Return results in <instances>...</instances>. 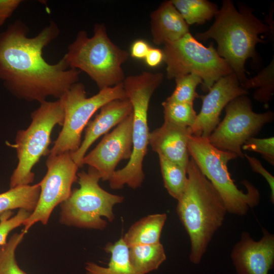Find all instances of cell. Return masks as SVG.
<instances>
[{
  "label": "cell",
  "instance_id": "obj_21",
  "mask_svg": "<svg viewBox=\"0 0 274 274\" xmlns=\"http://www.w3.org/2000/svg\"><path fill=\"white\" fill-rule=\"evenodd\" d=\"M128 254L130 263L138 274H148L158 269L166 259L161 243L132 246L128 248Z\"/></svg>",
  "mask_w": 274,
  "mask_h": 274
},
{
  "label": "cell",
  "instance_id": "obj_27",
  "mask_svg": "<svg viewBox=\"0 0 274 274\" xmlns=\"http://www.w3.org/2000/svg\"><path fill=\"white\" fill-rule=\"evenodd\" d=\"M176 88L166 99L169 101L193 104L194 99L199 97L196 92L197 86L202 84L198 75L189 74L176 78Z\"/></svg>",
  "mask_w": 274,
  "mask_h": 274
},
{
  "label": "cell",
  "instance_id": "obj_8",
  "mask_svg": "<svg viewBox=\"0 0 274 274\" xmlns=\"http://www.w3.org/2000/svg\"><path fill=\"white\" fill-rule=\"evenodd\" d=\"M64 112L59 98L44 101L31 114V122L26 129L19 130L14 147L18 162L10 180V188L29 185L33 182V167L42 156L49 153L51 134L56 125H62Z\"/></svg>",
  "mask_w": 274,
  "mask_h": 274
},
{
  "label": "cell",
  "instance_id": "obj_31",
  "mask_svg": "<svg viewBox=\"0 0 274 274\" xmlns=\"http://www.w3.org/2000/svg\"><path fill=\"white\" fill-rule=\"evenodd\" d=\"M250 164L252 170L260 174L268 183L270 189L271 202L274 203V177L262 165L261 162L257 158L244 154Z\"/></svg>",
  "mask_w": 274,
  "mask_h": 274
},
{
  "label": "cell",
  "instance_id": "obj_22",
  "mask_svg": "<svg viewBox=\"0 0 274 274\" xmlns=\"http://www.w3.org/2000/svg\"><path fill=\"white\" fill-rule=\"evenodd\" d=\"M39 183L10 188L0 193V214L15 209H23L32 213L35 209L39 197Z\"/></svg>",
  "mask_w": 274,
  "mask_h": 274
},
{
  "label": "cell",
  "instance_id": "obj_9",
  "mask_svg": "<svg viewBox=\"0 0 274 274\" xmlns=\"http://www.w3.org/2000/svg\"><path fill=\"white\" fill-rule=\"evenodd\" d=\"M126 98L123 83L99 90L89 97L86 96L82 83L72 85L60 98L64 112L62 128L49 152V156L77 151L82 143L83 129L93 114L108 102Z\"/></svg>",
  "mask_w": 274,
  "mask_h": 274
},
{
  "label": "cell",
  "instance_id": "obj_30",
  "mask_svg": "<svg viewBox=\"0 0 274 274\" xmlns=\"http://www.w3.org/2000/svg\"><path fill=\"white\" fill-rule=\"evenodd\" d=\"M242 149L260 153L271 165H274V138L260 139L252 137L242 146Z\"/></svg>",
  "mask_w": 274,
  "mask_h": 274
},
{
  "label": "cell",
  "instance_id": "obj_4",
  "mask_svg": "<svg viewBox=\"0 0 274 274\" xmlns=\"http://www.w3.org/2000/svg\"><path fill=\"white\" fill-rule=\"evenodd\" d=\"M163 79L161 73L143 72L125 78L123 88L132 108V150L126 165L116 170L109 180L110 187L120 189L124 185L135 189L144 181L143 162L147 153L149 130L148 112L150 99Z\"/></svg>",
  "mask_w": 274,
  "mask_h": 274
},
{
  "label": "cell",
  "instance_id": "obj_7",
  "mask_svg": "<svg viewBox=\"0 0 274 274\" xmlns=\"http://www.w3.org/2000/svg\"><path fill=\"white\" fill-rule=\"evenodd\" d=\"M77 176L80 187L60 204L59 222L68 226L103 230L107 223L102 218L113 221V208L122 203L124 197L103 189L99 185L100 177L92 167L77 173Z\"/></svg>",
  "mask_w": 274,
  "mask_h": 274
},
{
  "label": "cell",
  "instance_id": "obj_15",
  "mask_svg": "<svg viewBox=\"0 0 274 274\" xmlns=\"http://www.w3.org/2000/svg\"><path fill=\"white\" fill-rule=\"evenodd\" d=\"M262 236L255 241L247 231L233 246L231 259L237 274H268L274 267V235L262 227Z\"/></svg>",
  "mask_w": 274,
  "mask_h": 274
},
{
  "label": "cell",
  "instance_id": "obj_20",
  "mask_svg": "<svg viewBox=\"0 0 274 274\" xmlns=\"http://www.w3.org/2000/svg\"><path fill=\"white\" fill-rule=\"evenodd\" d=\"M105 250L111 254L108 266L88 261L85 266L86 274H138L130 263L128 247L122 237L113 244L108 243Z\"/></svg>",
  "mask_w": 274,
  "mask_h": 274
},
{
  "label": "cell",
  "instance_id": "obj_32",
  "mask_svg": "<svg viewBox=\"0 0 274 274\" xmlns=\"http://www.w3.org/2000/svg\"><path fill=\"white\" fill-rule=\"evenodd\" d=\"M22 2V0H0V28Z\"/></svg>",
  "mask_w": 274,
  "mask_h": 274
},
{
  "label": "cell",
  "instance_id": "obj_23",
  "mask_svg": "<svg viewBox=\"0 0 274 274\" xmlns=\"http://www.w3.org/2000/svg\"><path fill=\"white\" fill-rule=\"evenodd\" d=\"M188 25L203 24L215 16L216 5L206 0H172Z\"/></svg>",
  "mask_w": 274,
  "mask_h": 274
},
{
  "label": "cell",
  "instance_id": "obj_2",
  "mask_svg": "<svg viewBox=\"0 0 274 274\" xmlns=\"http://www.w3.org/2000/svg\"><path fill=\"white\" fill-rule=\"evenodd\" d=\"M187 174L186 187L177 200V213L189 237V260L199 264L227 212L220 195L191 157Z\"/></svg>",
  "mask_w": 274,
  "mask_h": 274
},
{
  "label": "cell",
  "instance_id": "obj_14",
  "mask_svg": "<svg viewBox=\"0 0 274 274\" xmlns=\"http://www.w3.org/2000/svg\"><path fill=\"white\" fill-rule=\"evenodd\" d=\"M247 94L233 73L220 78L206 95L199 96L202 106L191 127L192 135L208 138L219 123L222 110L234 98Z\"/></svg>",
  "mask_w": 274,
  "mask_h": 274
},
{
  "label": "cell",
  "instance_id": "obj_33",
  "mask_svg": "<svg viewBox=\"0 0 274 274\" xmlns=\"http://www.w3.org/2000/svg\"><path fill=\"white\" fill-rule=\"evenodd\" d=\"M151 47L146 41L143 40H136L131 46L130 55L134 58L144 59Z\"/></svg>",
  "mask_w": 274,
  "mask_h": 274
},
{
  "label": "cell",
  "instance_id": "obj_12",
  "mask_svg": "<svg viewBox=\"0 0 274 274\" xmlns=\"http://www.w3.org/2000/svg\"><path fill=\"white\" fill-rule=\"evenodd\" d=\"M46 163L47 172L39 183L40 192L37 206L22 224L25 233L37 222L47 224L53 210L70 197L72 185L78 181L79 167L70 153L49 155Z\"/></svg>",
  "mask_w": 274,
  "mask_h": 274
},
{
  "label": "cell",
  "instance_id": "obj_10",
  "mask_svg": "<svg viewBox=\"0 0 274 274\" xmlns=\"http://www.w3.org/2000/svg\"><path fill=\"white\" fill-rule=\"evenodd\" d=\"M163 45V61L168 79L196 74L202 80V90L208 92L220 78L233 73L227 62L218 55L213 43L207 47L190 32Z\"/></svg>",
  "mask_w": 274,
  "mask_h": 274
},
{
  "label": "cell",
  "instance_id": "obj_6",
  "mask_svg": "<svg viewBox=\"0 0 274 274\" xmlns=\"http://www.w3.org/2000/svg\"><path fill=\"white\" fill-rule=\"evenodd\" d=\"M188 149L191 157L220 195L227 213L244 216L250 209L258 205L260 195L256 187L244 180L245 192L238 189L231 178L227 164L238 157L236 154L217 149L208 138L193 135L188 140Z\"/></svg>",
  "mask_w": 274,
  "mask_h": 274
},
{
  "label": "cell",
  "instance_id": "obj_11",
  "mask_svg": "<svg viewBox=\"0 0 274 274\" xmlns=\"http://www.w3.org/2000/svg\"><path fill=\"white\" fill-rule=\"evenodd\" d=\"M225 116L208 138L218 149L236 154L244 158L242 146L249 139L257 134L274 118L271 111L257 113L253 111L250 99L244 95L238 96L225 107Z\"/></svg>",
  "mask_w": 274,
  "mask_h": 274
},
{
  "label": "cell",
  "instance_id": "obj_17",
  "mask_svg": "<svg viewBox=\"0 0 274 274\" xmlns=\"http://www.w3.org/2000/svg\"><path fill=\"white\" fill-rule=\"evenodd\" d=\"M192 135L191 127L164 121L149 133V145L158 155L187 168L190 160L188 142Z\"/></svg>",
  "mask_w": 274,
  "mask_h": 274
},
{
  "label": "cell",
  "instance_id": "obj_5",
  "mask_svg": "<svg viewBox=\"0 0 274 274\" xmlns=\"http://www.w3.org/2000/svg\"><path fill=\"white\" fill-rule=\"evenodd\" d=\"M129 55L111 40L104 24L96 23L91 37L78 32L63 57L70 68L85 72L101 90L123 83L122 65Z\"/></svg>",
  "mask_w": 274,
  "mask_h": 274
},
{
  "label": "cell",
  "instance_id": "obj_34",
  "mask_svg": "<svg viewBox=\"0 0 274 274\" xmlns=\"http://www.w3.org/2000/svg\"><path fill=\"white\" fill-rule=\"evenodd\" d=\"M144 59L148 66H157L163 61L162 50L158 48L151 47Z\"/></svg>",
  "mask_w": 274,
  "mask_h": 274
},
{
  "label": "cell",
  "instance_id": "obj_29",
  "mask_svg": "<svg viewBox=\"0 0 274 274\" xmlns=\"http://www.w3.org/2000/svg\"><path fill=\"white\" fill-rule=\"evenodd\" d=\"M13 214L12 211H8L0 214V246L7 242L9 234L22 225L31 213L25 210L19 209L15 215L11 217Z\"/></svg>",
  "mask_w": 274,
  "mask_h": 274
},
{
  "label": "cell",
  "instance_id": "obj_3",
  "mask_svg": "<svg viewBox=\"0 0 274 274\" xmlns=\"http://www.w3.org/2000/svg\"><path fill=\"white\" fill-rule=\"evenodd\" d=\"M215 20L210 28L198 33V40L214 39L217 43V53L229 65L241 84L248 79L245 64L249 58H255L256 45L264 41L259 34L269 31L270 27L256 17L252 10L240 6L237 10L233 2L224 0L215 15Z\"/></svg>",
  "mask_w": 274,
  "mask_h": 274
},
{
  "label": "cell",
  "instance_id": "obj_24",
  "mask_svg": "<svg viewBox=\"0 0 274 274\" xmlns=\"http://www.w3.org/2000/svg\"><path fill=\"white\" fill-rule=\"evenodd\" d=\"M164 186L169 194L178 200L187 182V168L158 155Z\"/></svg>",
  "mask_w": 274,
  "mask_h": 274
},
{
  "label": "cell",
  "instance_id": "obj_25",
  "mask_svg": "<svg viewBox=\"0 0 274 274\" xmlns=\"http://www.w3.org/2000/svg\"><path fill=\"white\" fill-rule=\"evenodd\" d=\"M164 121L176 125L191 127L194 124L197 114L193 104L164 100L162 103Z\"/></svg>",
  "mask_w": 274,
  "mask_h": 274
},
{
  "label": "cell",
  "instance_id": "obj_13",
  "mask_svg": "<svg viewBox=\"0 0 274 274\" xmlns=\"http://www.w3.org/2000/svg\"><path fill=\"white\" fill-rule=\"evenodd\" d=\"M132 113L121 122L110 133L105 134L97 145L82 160L98 173L103 181H109L118 164L129 159L132 149Z\"/></svg>",
  "mask_w": 274,
  "mask_h": 274
},
{
  "label": "cell",
  "instance_id": "obj_16",
  "mask_svg": "<svg viewBox=\"0 0 274 274\" xmlns=\"http://www.w3.org/2000/svg\"><path fill=\"white\" fill-rule=\"evenodd\" d=\"M132 113V106L127 98L113 100L100 109L99 113L94 119L88 122L80 146L77 151L71 153L72 159L79 167L83 166L82 160L92 144Z\"/></svg>",
  "mask_w": 274,
  "mask_h": 274
},
{
  "label": "cell",
  "instance_id": "obj_1",
  "mask_svg": "<svg viewBox=\"0 0 274 274\" xmlns=\"http://www.w3.org/2000/svg\"><path fill=\"white\" fill-rule=\"evenodd\" d=\"M29 31L17 20L0 33V80L20 99L40 103L50 96L59 99L79 82L81 71L70 68L63 57L52 64L44 58V48L60 34L54 21L33 37Z\"/></svg>",
  "mask_w": 274,
  "mask_h": 274
},
{
  "label": "cell",
  "instance_id": "obj_19",
  "mask_svg": "<svg viewBox=\"0 0 274 274\" xmlns=\"http://www.w3.org/2000/svg\"><path fill=\"white\" fill-rule=\"evenodd\" d=\"M166 219L165 213L149 215L141 219L133 224L122 237L124 243L128 248L160 243L161 233Z\"/></svg>",
  "mask_w": 274,
  "mask_h": 274
},
{
  "label": "cell",
  "instance_id": "obj_18",
  "mask_svg": "<svg viewBox=\"0 0 274 274\" xmlns=\"http://www.w3.org/2000/svg\"><path fill=\"white\" fill-rule=\"evenodd\" d=\"M150 18L152 41L156 45L176 41L189 32V25L171 1L162 3Z\"/></svg>",
  "mask_w": 274,
  "mask_h": 274
},
{
  "label": "cell",
  "instance_id": "obj_28",
  "mask_svg": "<svg viewBox=\"0 0 274 274\" xmlns=\"http://www.w3.org/2000/svg\"><path fill=\"white\" fill-rule=\"evenodd\" d=\"M272 65H273V63L265 68L257 77L247 80L241 84L246 90L259 87L254 94V99L258 101L266 102L271 99L273 91Z\"/></svg>",
  "mask_w": 274,
  "mask_h": 274
},
{
  "label": "cell",
  "instance_id": "obj_26",
  "mask_svg": "<svg viewBox=\"0 0 274 274\" xmlns=\"http://www.w3.org/2000/svg\"><path fill=\"white\" fill-rule=\"evenodd\" d=\"M26 233H14L4 245L0 246V274H27L22 270L16 258V250Z\"/></svg>",
  "mask_w": 274,
  "mask_h": 274
}]
</instances>
